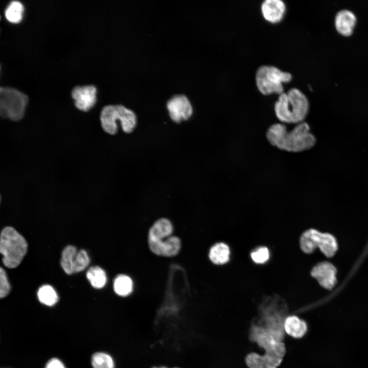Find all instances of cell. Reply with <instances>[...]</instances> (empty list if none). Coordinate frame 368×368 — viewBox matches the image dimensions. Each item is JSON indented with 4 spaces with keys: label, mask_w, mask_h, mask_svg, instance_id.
<instances>
[{
    "label": "cell",
    "mask_w": 368,
    "mask_h": 368,
    "mask_svg": "<svg viewBox=\"0 0 368 368\" xmlns=\"http://www.w3.org/2000/svg\"><path fill=\"white\" fill-rule=\"evenodd\" d=\"M266 137L272 146L281 150L294 153L309 150L316 142L309 125L305 122L296 124L290 131L283 123H274L267 129Z\"/></svg>",
    "instance_id": "obj_1"
},
{
    "label": "cell",
    "mask_w": 368,
    "mask_h": 368,
    "mask_svg": "<svg viewBox=\"0 0 368 368\" xmlns=\"http://www.w3.org/2000/svg\"><path fill=\"white\" fill-rule=\"evenodd\" d=\"M309 102L300 89L292 87L278 95L274 104L276 117L282 123L295 124L304 122L309 110Z\"/></svg>",
    "instance_id": "obj_2"
},
{
    "label": "cell",
    "mask_w": 368,
    "mask_h": 368,
    "mask_svg": "<svg viewBox=\"0 0 368 368\" xmlns=\"http://www.w3.org/2000/svg\"><path fill=\"white\" fill-rule=\"evenodd\" d=\"M100 119L104 131L111 135L117 133L118 123L126 133L133 132L137 124L135 112L121 104H109L104 106L101 111Z\"/></svg>",
    "instance_id": "obj_3"
},
{
    "label": "cell",
    "mask_w": 368,
    "mask_h": 368,
    "mask_svg": "<svg viewBox=\"0 0 368 368\" xmlns=\"http://www.w3.org/2000/svg\"><path fill=\"white\" fill-rule=\"evenodd\" d=\"M28 250V244L24 238L14 228L8 226L2 231L0 252L3 255L4 265L9 268L17 267Z\"/></svg>",
    "instance_id": "obj_4"
},
{
    "label": "cell",
    "mask_w": 368,
    "mask_h": 368,
    "mask_svg": "<svg viewBox=\"0 0 368 368\" xmlns=\"http://www.w3.org/2000/svg\"><path fill=\"white\" fill-rule=\"evenodd\" d=\"M292 74L271 65H262L256 71L255 81L260 93L265 96L285 91L284 84L290 82Z\"/></svg>",
    "instance_id": "obj_5"
},
{
    "label": "cell",
    "mask_w": 368,
    "mask_h": 368,
    "mask_svg": "<svg viewBox=\"0 0 368 368\" xmlns=\"http://www.w3.org/2000/svg\"><path fill=\"white\" fill-rule=\"evenodd\" d=\"M28 97L23 92L11 87L0 88V114L12 121L20 120L24 116Z\"/></svg>",
    "instance_id": "obj_6"
},
{
    "label": "cell",
    "mask_w": 368,
    "mask_h": 368,
    "mask_svg": "<svg viewBox=\"0 0 368 368\" xmlns=\"http://www.w3.org/2000/svg\"><path fill=\"white\" fill-rule=\"evenodd\" d=\"M299 244L304 253L311 254L319 248L327 257L333 256L338 248L337 241L332 235L314 228L308 229L302 234Z\"/></svg>",
    "instance_id": "obj_7"
},
{
    "label": "cell",
    "mask_w": 368,
    "mask_h": 368,
    "mask_svg": "<svg viewBox=\"0 0 368 368\" xmlns=\"http://www.w3.org/2000/svg\"><path fill=\"white\" fill-rule=\"evenodd\" d=\"M89 262L86 251L84 249L78 251L74 246L68 245L62 252L61 266L67 274L83 271L88 265Z\"/></svg>",
    "instance_id": "obj_8"
},
{
    "label": "cell",
    "mask_w": 368,
    "mask_h": 368,
    "mask_svg": "<svg viewBox=\"0 0 368 368\" xmlns=\"http://www.w3.org/2000/svg\"><path fill=\"white\" fill-rule=\"evenodd\" d=\"M166 107L171 119L177 123L189 119L193 112L190 100L183 94L172 96L167 101Z\"/></svg>",
    "instance_id": "obj_9"
},
{
    "label": "cell",
    "mask_w": 368,
    "mask_h": 368,
    "mask_svg": "<svg viewBox=\"0 0 368 368\" xmlns=\"http://www.w3.org/2000/svg\"><path fill=\"white\" fill-rule=\"evenodd\" d=\"M148 244L153 254L167 257L176 256L181 248L180 240L176 236L162 239H148Z\"/></svg>",
    "instance_id": "obj_10"
},
{
    "label": "cell",
    "mask_w": 368,
    "mask_h": 368,
    "mask_svg": "<svg viewBox=\"0 0 368 368\" xmlns=\"http://www.w3.org/2000/svg\"><path fill=\"white\" fill-rule=\"evenodd\" d=\"M311 275L327 289L333 288L336 283V269L329 262H321L315 265L312 268Z\"/></svg>",
    "instance_id": "obj_11"
},
{
    "label": "cell",
    "mask_w": 368,
    "mask_h": 368,
    "mask_svg": "<svg viewBox=\"0 0 368 368\" xmlns=\"http://www.w3.org/2000/svg\"><path fill=\"white\" fill-rule=\"evenodd\" d=\"M97 89L93 85L76 86L72 91L75 105L79 109L86 111L95 105L97 100Z\"/></svg>",
    "instance_id": "obj_12"
},
{
    "label": "cell",
    "mask_w": 368,
    "mask_h": 368,
    "mask_svg": "<svg viewBox=\"0 0 368 368\" xmlns=\"http://www.w3.org/2000/svg\"><path fill=\"white\" fill-rule=\"evenodd\" d=\"M260 10L266 21L271 24H277L284 18L287 7L282 0H265L261 4Z\"/></svg>",
    "instance_id": "obj_13"
},
{
    "label": "cell",
    "mask_w": 368,
    "mask_h": 368,
    "mask_svg": "<svg viewBox=\"0 0 368 368\" xmlns=\"http://www.w3.org/2000/svg\"><path fill=\"white\" fill-rule=\"evenodd\" d=\"M283 359L268 352H265L262 355L251 353L246 356L245 361L249 368H278Z\"/></svg>",
    "instance_id": "obj_14"
},
{
    "label": "cell",
    "mask_w": 368,
    "mask_h": 368,
    "mask_svg": "<svg viewBox=\"0 0 368 368\" xmlns=\"http://www.w3.org/2000/svg\"><path fill=\"white\" fill-rule=\"evenodd\" d=\"M357 18L355 14L348 9H342L337 12L335 16V27L340 34L351 35L355 26Z\"/></svg>",
    "instance_id": "obj_15"
},
{
    "label": "cell",
    "mask_w": 368,
    "mask_h": 368,
    "mask_svg": "<svg viewBox=\"0 0 368 368\" xmlns=\"http://www.w3.org/2000/svg\"><path fill=\"white\" fill-rule=\"evenodd\" d=\"M284 328L288 335L295 338L302 337L307 330L306 322L295 315L288 316L285 319Z\"/></svg>",
    "instance_id": "obj_16"
},
{
    "label": "cell",
    "mask_w": 368,
    "mask_h": 368,
    "mask_svg": "<svg viewBox=\"0 0 368 368\" xmlns=\"http://www.w3.org/2000/svg\"><path fill=\"white\" fill-rule=\"evenodd\" d=\"M173 225L171 221L165 218L156 220L149 228L148 239H161L171 236L173 232Z\"/></svg>",
    "instance_id": "obj_17"
},
{
    "label": "cell",
    "mask_w": 368,
    "mask_h": 368,
    "mask_svg": "<svg viewBox=\"0 0 368 368\" xmlns=\"http://www.w3.org/2000/svg\"><path fill=\"white\" fill-rule=\"evenodd\" d=\"M231 250L225 243L220 242L213 244L209 249V258L215 265L225 264L229 261Z\"/></svg>",
    "instance_id": "obj_18"
},
{
    "label": "cell",
    "mask_w": 368,
    "mask_h": 368,
    "mask_svg": "<svg viewBox=\"0 0 368 368\" xmlns=\"http://www.w3.org/2000/svg\"><path fill=\"white\" fill-rule=\"evenodd\" d=\"M113 289L115 293L118 295L127 296L132 291V281L127 275H118L114 280Z\"/></svg>",
    "instance_id": "obj_19"
},
{
    "label": "cell",
    "mask_w": 368,
    "mask_h": 368,
    "mask_svg": "<svg viewBox=\"0 0 368 368\" xmlns=\"http://www.w3.org/2000/svg\"><path fill=\"white\" fill-rule=\"evenodd\" d=\"M86 277L91 286L97 289L103 287L107 282L105 271L99 266L90 267L87 271Z\"/></svg>",
    "instance_id": "obj_20"
},
{
    "label": "cell",
    "mask_w": 368,
    "mask_h": 368,
    "mask_svg": "<svg viewBox=\"0 0 368 368\" xmlns=\"http://www.w3.org/2000/svg\"><path fill=\"white\" fill-rule=\"evenodd\" d=\"M37 296L41 303L48 306L54 305L58 300L56 291L49 285H43L40 287L37 292Z\"/></svg>",
    "instance_id": "obj_21"
},
{
    "label": "cell",
    "mask_w": 368,
    "mask_h": 368,
    "mask_svg": "<svg viewBox=\"0 0 368 368\" xmlns=\"http://www.w3.org/2000/svg\"><path fill=\"white\" fill-rule=\"evenodd\" d=\"M24 8L18 1H12L5 10V15L9 21L16 23L21 19Z\"/></svg>",
    "instance_id": "obj_22"
},
{
    "label": "cell",
    "mask_w": 368,
    "mask_h": 368,
    "mask_svg": "<svg viewBox=\"0 0 368 368\" xmlns=\"http://www.w3.org/2000/svg\"><path fill=\"white\" fill-rule=\"evenodd\" d=\"M93 368H114L115 363L113 358L105 352H97L91 357Z\"/></svg>",
    "instance_id": "obj_23"
},
{
    "label": "cell",
    "mask_w": 368,
    "mask_h": 368,
    "mask_svg": "<svg viewBox=\"0 0 368 368\" xmlns=\"http://www.w3.org/2000/svg\"><path fill=\"white\" fill-rule=\"evenodd\" d=\"M252 261L257 264H263L270 258V251L268 248L265 246L257 247L250 254Z\"/></svg>",
    "instance_id": "obj_24"
},
{
    "label": "cell",
    "mask_w": 368,
    "mask_h": 368,
    "mask_svg": "<svg viewBox=\"0 0 368 368\" xmlns=\"http://www.w3.org/2000/svg\"><path fill=\"white\" fill-rule=\"evenodd\" d=\"M9 284L7 273L3 268L0 269V297L3 298L6 296L10 291Z\"/></svg>",
    "instance_id": "obj_25"
},
{
    "label": "cell",
    "mask_w": 368,
    "mask_h": 368,
    "mask_svg": "<svg viewBox=\"0 0 368 368\" xmlns=\"http://www.w3.org/2000/svg\"><path fill=\"white\" fill-rule=\"evenodd\" d=\"M45 368H65L64 364L59 359L53 358L47 363Z\"/></svg>",
    "instance_id": "obj_26"
},
{
    "label": "cell",
    "mask_w": 368,
    "mask_h": 368,
    "mask_svg": "<svg viewBox=\"0 0 368 368\" xmlns=\"http://www.w3.org/2000/svg\"><path fill=\"white\" fill-rule=\"evenodd\" d=\"M151 368H169L168 367L165 366V365H161V366H154L153 367H151ZM171 368H180L179 367L175 366Z\"/></svg>",
    "instance_id": "obj_27"
}]
</instances>
